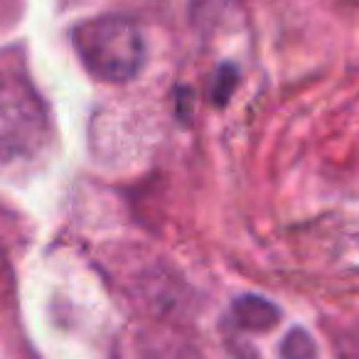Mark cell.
Returning <instances> with one entry per match:
<instances>
[{"instance_id":"6da1fadb","label":"cell","mask_w":359,"mask_h":359,"mask_svg":"<svg viewBox=\"0 0 359 359\" xmlns=\"http://www.w3.org/2000/svg\"><path fill=\"white\" fill-rule=\"evenodd\" d=\"M72 45L91 76L123 84L145 65V37L130 18L101 15L84 20L72 32Z\"/></svg>"},{"instance_id":"7a4b0ae2","label":"cell","mask_w":359,"mask_h":359,"mask_svg":"<svg viewBox=\"0 0 359 359\" xmlns=\"http://www.w3.org/2000/svg\"><path fill=\"white\" fill-rule=\"evenodd\" d=\"M50 133L47 109L25 76H0V160L32 158Z\"/></svg>"},{"instance_id":"3957f363","label":"cell","mask_w":359,"mask_h":359,"mask_svg":"<svg viewBox=\"0 0 359 359\" xmlns=\"http://www.w3.org/2000/svg\"><path fill=\"white\" fill-rule=\"evenodd\" d=\"M231 318L246 332H269L280 323V310L276 303L261 295H241L231 305Z\"/></svg>"},{"instance_id":"277c9868","label":"cell","mask_w":359,"mask_h":359,"mask_svg":"<svg viewBox=\"0 0 359 359\" xmlns=\"http://www.w3.org/2000/svg\"><path fill=\"white\" fill-rule=\"evenodd\" d=\"M280 359H320L318 342L303 327H290L280 342Z\"/></svg>"},{"instance_id":"5b68a950","label":"cell","mask_w":359,"mask_h":359,"mask_svg":"<svg viewBox=\"0 0 359 359\" xmlns=\"http://www.w3.org/2000/svg\"><path fill=\"white\" fill-rule=\"evenodd\" d=\"M3 269H6V256H3V251H0V273H3Z\"/></svg>"}]
</instances>
